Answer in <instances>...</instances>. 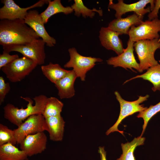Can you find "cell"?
<instances>
[{"instance_id": "cell-24", "label": "cell", "mask_w": 160, "mask_h": 160, "mask_svg": "<svg viewBox=\"0 0 160 160\" xmlns=\"http://www.w3.org/2000/svg\"><path fill=\"white\" fill-rule=\"evenodd\" d=\"M63 103L57 98L47 97L42 115L45 118L61 115Z\"/></svg>"}, {"instance_id": "cell-27", "label": "cell", "mask_w": 160, "mask_h": 160, "mask_svg": "<svg viewBox=\"0 0 160 160\" xmlns=\"http://www.w3.org/2000/svg\"><path fill=\"white\" fill-rule=\"evenodd\" d=\"M9 143L14 145L17 144L14 130L0 124V146Z\"/></svg>"}, {"instance_id": "cell-20", "label": "cell", "mask_w": 160, "mask_h": 160, "mask_svg": "<svg viewBox=\"0 0 160 160\" xmlns=\"http://www.w3.org/2000/svg\"><path fill=\"white\" fill-rule=\"evenodd\" d=\"M28 157L24 151L10 143L0 146V160H25Z\"/></svg>"}, {"instance_id": "cell-3", "label": "cell", "mask_w": 160, "mask_h": 160, "mask_svg": "<svg viewBox=\"0 0 160 160\" xmlns=\"http://www.w3.org/2000/svg\"><path fill=\"white\" fill-rule=\"evenodd\" d=\"M133 47L142 72L159 64L155 59L154 54L157 49H160L159 39L140 40L135 42Z\"/></svg>"}, {"instance_id": "cell-32", "label": "cell", "mask_w": 160, "mask_h": 160, "mask_svg": "<svg viewBox=\"0 0 160 160\" xmlns=\"http://www.w3.org/2000/svg\"><path fill=\"white\" fill-rule=\"evenodd\" d=\"M25 160H29L28 158H27Z\"/></svg>"}, {"instance_id": "cell-6", "label": "cell", "mask_w": 160, "mask_h": 160, "mask_svg": "<svg viewBox=\"0 0 160 160\" xmlns=\"http://www.w3.org/2000/svg\"><path fill=\"white\" fill-rule=\"evenodd\" d=\"M45 42L42 39L34 40L26 44L16 45L3 47V50L8 53L18 52L23 56L36 62L38 65L44 64L46 58Z\"/></svg>"}, {"instance_id": "cell-8", "label": "cell", "mask_w": 160, "mask_h": 160, "mask_svg": "<svg viewBox=\"0 0 160 160\" xmlns=\"http://www.w3.org/2000/svg\"><path fill=\"white\" fill-rule=\"evenodd\" d=\"M160 31V19L156 18L152 20L143 21L137 26L130 28L128 35L129 39L135 42L143 40L159 39Z\"/></svg>"}, {"instance_id": "cell-2", "label": "cell", "mask_w": 160, "mask_h": 160, "mask_svg": "<svg viewBox=\"0 0 160 160\" xmlns=\"http://www.w3.org/2000/svg\"><path fill=\"white\" fill-rule=\"evenodd\" d=\"M20 97L28 102L26 108H23L22 107L19 108L13 104L9 103L3 108L4 118L17 127L30 116L36 114L42 115L47 98L43 95L36 96L33 98L35 102V105H33V101L30 98Z\"/></svg>"}, {"instance_id": "cell-31", "label": "cell", "mask_w": 160, "mask_h": 160, "mask_svg": "<svg viewBox=\"0 0 160 160\" xmlns=\"http://www.w3.org/2000/svg\"><path fill=\"white\" fill-rule=\"evenodd\" d=\"M98 152L100 155V160H107L106 158V152L104 149V147H99Z\"/></svg>"}, {"instance_id": "cell-28", "label": "cell", "mask_w": 160, "mask_h": 160, "mask_svg": "<svg viewBox=\"0 0 160 160\" xmlns=\"http://www.w3.org/2000/svg\"><path fill=\"white\" fill-rule=\"evenodd\" d=\"M19 58L17 54L10 55L8 53L3 50L2 53L0 55V69L7 64Z\"/></svg>"}, {"instance_id": "cell-30", "label": "cell", "mask_w": 160, "mask_h": 160, "mask_svg": "<svg viewBox=\"0 0 160 160\" xmlns=\"http://www.w3.org/2000/svg\"><path fill=\"white\" fill-rule=\"evenodd\" d=\"M160 9V0H155L154 7L148 15V20H151L155 18H158V14Z\"/></svg>"}, {"instance_id": "cell-14", "label": "cell", "mask_w": 160, "mask_h": 160, "mask_svg": "<svg viewBox=\"0 0 160 160\" xmlns=\"http://www.w3.org/2000/svg\"><path fill=\"white\" fill-rule=\"evenodd\" d=\"M47 137L44 132L29 135L20 144V149L24 151L28 156L42 153L46 148Z\"/></svg>"}, {"instance_id": "cell-33", "label": "cell", "mask_w": 160, "mask_h": 160, "mask_svg": "<svg viewBox=\"0 0 160 160\" xmlns=\"http://www.w3.org/2000/svg\"><path fill=\"white\" fill-rule=\"evenodd\" d=\"M159 41H160V38H159Z\"/></svg>"}, {"instance_id": "cell-19", "label": "cell", "mask_w": 160, "mask_h": 160, "mask_svg": "<svg viewBox=\"0 0 160 160\" xmlns=\"http://www.w3.org/2000/svg\"><path fill=\"white\" fill-rule=\"evenodd\" d=\"M48 4L46 9L40 14L44 24L46 23L49 19L54 15L61 12L67 15L72 13L73 11L71 7L63 6L60 0H49Z\"/></svg>"}, {"instance_id": "cell-25", "label": "cell", "mask_w": 160, "mask_h": 160, "mask_svg": "<svg viewBox=\"0 0 160 160\" xmlns=\"http://www.w3.org/2000/svg\"><path fill=\"white\" fill-rule=\"evenodd\" d=\"M74 3L71 7L75 12V15L79 17L81 14L84 18L89 17L92 18L95 15V12H97L100 16L103 15L102 10L88 8L84 5L81 0H74Z\"/></svg>"}, {"instance_id": "cell-13", "label": "cell", "mask_w": 160, "mask_h": 160, "mask_svg": "<svg viewBox=\"0 0 160 160\" xmlns=\"http://www.w3.org/2000/svg\"><path fill=\"white\" fill-rule=\"evenodd\" d=\"M24 20L25 23L41 38L47 46L52 47L56 44V39L51 36L45 29L42 19L37 10L28 11Z\"/></svg>"}, {"instance_id": "cell-29", "label": "cell", "mask_w": 160, "mask_h": 160, "mask_svg": "<svg viewBox=\"0 0 160 160\" xmlns=\"http://www.w3.org/2000/svg\"><path fill=\"white\" fill-rule=\"evenodd\" d=\"M11 89L9 83H6L4 78L0 76V104L1 105L4 101L7 95Z\"/></svg>"}, {"instance_id": "cell-16", "label": "cell", "mask_w": 160, "mask_h": 160, "mask_svg": "<svg viewBox=\"0 0 160 160\" xmlns=\"http://www.w3.org/2000/svg\"><path fill=\"white\" fill-rule=\"evenodd\" d=\"M143 17L134 13L127 17L116 18L113 20L109 23L108 27L121 35H128L131 27L140 24L143 22Z\"/></svg>"}, {"instance_id": "cell-15", "label": "cell", "mask_w": 160, "mask_h": 160, "mask_svg": "<svg viewBox=\"0 0 160 160\" xmlns=\"http://www.w3.org/2000/svg\"><path fill=\"white\" fill-rule=\"evenodd\" d=\"M120 33L108 27H102L99 31V38L102 45L108 50H111L118 55L124 51L122 41L119 37Z\"/></svg>"}, {"instance_id": "cell-5", "label": "cell", "mask_w": 160, "mask_h": 160, "mask_svg": "<svg viewBox=\"0 0 160 160\" xmlns=\"http://www.w3.org/2000/svg\"><path fill=\"white\" fill-rule=\"evenodd\" d=\"M33 60L25 56L18 58L1 70L12 82L22 81L29 75L38 65Z\"/></svg>"}, {"instance_id": "cell-7", "label": "cell", "mask_w": 160, "mask_h": 160, "mask_svg": "<svg viewBox=\"0 0 160 160\" xmlns=\"http://www.w3.org/2000/svg\"><path fill=\"white\" fill-rule=\"evenodd\" d=\"M70 59L64 65L65 68H73L77 77L81 81L85 80L86 73L92 68L97 62H102L103 60L99 58L83 56L79 54L74 47L68 49Z\"/></svg>"}, {"instance_id": "cell-10", "label": "cell", "mask_w": 160, "mask_h": 160, "mask_svg": "<svg viewBox=\"0 0 160 160\" xmlns=\"http://www.w3.org/2000/svg\"><path fill=\"white\" fill-rule=\"evenodd\" d=\"M18 127L14 129L17 144L27 136L46 131L45 119L42 114L30 116Z\"/></svg>"}, {"instance_id": "cell-11", "label": "cell", "mask_w": 160, "mask_h": 160, "mask_svg": "<svg viewBox=\"0 0 160 160\" xmlns=\"http://www.w3.org/2000/svg\"><path fill=\"white\" fill-rule=\"evenodd\" d=\"M49 0H40L31 6L25 8H22L17 4L13 0L1 1L3 4L0 9V19L14 20H24L27 15L28 10L35 7L43 6L48 3Z\"/></svg>"}, {"instance_id": "cell-18", "label": "cell", "mask_w": 160, "mask_h": 160, "mask_svg": "<svg viewBox=\"0 0 160 160\" xmlns=\"http://www.w3.org/2000/svg\"><path fill=\"white\" fill-rule=\"evenodd\" d=\"M46 131L50 139L54 141H62L63 138L65 122L61 115L45 118Z\"/></svg>"}, {"instance_id": "cell-21", "label": "cell", "mask_w": 160, "mask_h": 160, "mask_svg": "<svg viewBox=\"0 0 160 160\" xmlns=\"http://www.w3.org/2000/svg\"><path fill=\"white\" fill-rule=\"evenodd\" d=\"M41 69L46 78L54 84L64 77L69 71L63 68L58 64L51 62L47 65H41Z\"/></svg>"}, {"instance_id": "cell-26", "label": "cell", "mask_w": 160, "mask_h": 160, "mask_svg": "<svg viewBox=\"0 0 160 160\" xmlns=\"http://www.w3.org/2000/svg\"><path fill=\"white\" fill-rule=\"evenodd\" d=\"M160 111V101L156 105H150L145 110L140 112L137 117L142 118L144 120L143 130L140 136L142 137L144 134L148 123L150 119L155 114Z\"/></svg>"}, {"instance_id": "cell-12", "label": "cell", "mask_w": 160, "mask_h": 160, "mask_svg": "<svg viewBox=\"0 0 160 160\" xmlns=\"http://www.w3.org/2000/svg\"><path fill=\"white\" fill-rule=\"evenodd\" d=\"M135 42L129 39L127 43V47L124 51L117 56L111 57L107 60L108 64L113 65L114 67H120L127 70L129 68L133 71V68L140 72H142L139 63L137 61L134 54L133 44Z\"/></svg>"}, {"instance_id": "cell-9", "label": "cell", "mask_w": 160, "mask_h": 160, "mask_svg": "<svg viewBox=\"0 0 160 160\" xmlns=\"http://www.w3.org/2000/svg\"><path fill=\"white\" fill-rule=\"evenodd\" d=\"M154 2L155 0H140L133 3L127 4L124 3L123 0H118L116 3L110 0L108 7L115 11V16L116 18L121 17L123 15L130 12L144 16L153 10L154 7Z\"/></svg>"}, {"instance_id": "cell-23", "label": "cell", "mask_w": 160, "mask_h": 160, "mask_svg": "<svg viewBox=\"0 0 160 160\" xmlns=\"http://www.w3.org/2000/svg\"><path fill=\"white\" fill-rule=\"evenodd\" d=\"M144 137L140 136L135 137L131 142L121 144L122 153L116 160H136L134 155V151L137 146L144 144Z\"/></svg>"}, {"instance_id": "cell-17", "label": "cell", "mask_w": 160, "mask_h": 160, "mask_svg": "<svg viewBox=\"0 0 160 160\" xmlns=\"http://www.w3.org/2000/svg\"><path fill=\"white\" fill-rule=\"evenodd\" d=\"M77 77L76 73L73 69L69 71L64 77L55 84L58 90V95L61 99L69 98L74 95V84Z\"/></svg>"}, {"instance_id": "cell-4", "label": "cell", "mask_w": 160, "mask_h": 160, "mask_svg": "<svg viewBox=\"0 0 160 160\" xmlns=\"http://www.w3.org/2000/svg\"><path fill=\"white\" fill-rule=\"evenodd\" d=\"M116 99L120 105V112L118 118L114 124L106 132V135L111 133L118 132L124 135V132L119 130L118 127L122 121L126 117L131 115L135 113L140 112L146 110L147 107H145L140 104L146 100L149 96L147 95L145 96H140L136 100L129 101L124 99L119 93L117 91L114 92Z\"/></svg>"}, {"instance_id": "cell-22", "label": "cell", "mask_w": 160, "mask_h": 160, "mask_svg": "<svg viewBox=\"0 0 160 160\" xmlns=\"http://www.w3.org/2000/svg\"><path fill=\"white\" fill-rule=\"evenodd\" d=\"M137 78H141L144 80L149 81L153 85L152 89L153 92L159 90L160 92V64H158L151 67L145 73L127 80L124 84Z\"/></svg>"}, {"instance_id": "cell-1", "label": "cell", "mask_w": 160, "mask_h": 160, "mask_svg": "<svg viewBox=\"0 0 160 160\" xmlns=\"http://www.w3.org/2000/svg\"><path fill=\"white\" fill-rule=\"evenodd\" d=\"M39 38L24 20L0 21V44L3 47L26 44Z\"/></svg>"}]
</instances>
